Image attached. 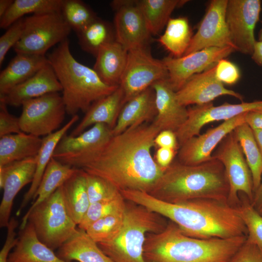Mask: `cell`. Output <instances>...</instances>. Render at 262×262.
Listing matches in <instances>:
<instances>
[{"label":"cell","mask_w":262,"mask_h":262,"mask_svg":"<svg viewBox=\"0 0 262 262\" xmlns=\"http://www.w3.org/2000/svg\"><path fill=\"white\" fill-rule=\"evenodd\" d=\"M76 34L81 49L95 57L103 47L115 41L114 25L98 17Z\"/></svg>","instance_id":"cell-34"},{"label":"cell","mask_w":262,"mask_h":262,"mask_svg":"<svg viewBox=\"0 0 262 262\" xmlns=\"http://www.w3.org/2000/svg\"><path fill=\"white\" fill-rule=\"evenodd\" d=\"M251 56L257 65L262 66V41H257L254 51Z\"/></svg>","instance_id":"cell-52"},{"label":"cell","mask_w":262,"mask_h":262,"mask_svg":"<svg viewBox=\"0 0 262 262\" xmlns=\"http://www.w3.org/2000/svg\"><path fill=\"white\" fill-rule=\"evenodd\" d=\"M128 51L116 41L103 47L95 57L94 70L106 84L119 86L124 71Z\"/></svg>","instance_id":"cell-27"},{"label":"cell","mask_w":262,"mask_h":262,"mask_svg":"<svg viewBox=\"0 0 262 262\" xmlns=\"http://www.w3.org/2000/svg\"><path fill=\"white\" fill-rule=\"evenodd\" d=\"M251 172L254 192L262 180V155L253 130L246 123L233 131Z\"/></svg>","instance_id":"cell-36"},{"label":"cell","mask_w":262,"mask_h":262,"mask_svg":"<svg viewBox=\"0 0 262 262\" xmlns=\"http://www.w3.org/2000/svg\"><path fill=\"white\" fill-rule=\"evenodd\" d=\"M246 239L192 237L169 221L161 231L146 235L144 255L147 262H229Z\"/></svg>","instance_id":"cell-4"},{"label":"cell","mask_w":262,"mask_h":262,"mask_svg":"<svg viewBox=\"0 0 262 262\" xmlns=\"http://www.w3.org/2000/svg\"><path fill=\"white\" fill-rule=\"evenodd\" d=\"M125 208L93 223L86 230L88 235L97 244L115 239L123 227Z\"/></svg>","instance_id":"cell-38"},{"label":"cell","mask_w":262,"mask_h":262,"mask_svg":"<svg viewBox=\"0 0 262 262\" xmlns=\"http://www.w3.org/2000/svg\"><path fill=\"white\" fill-rule=\"evenodd\" d=\"M60 91H62L61 84L48 62L33 76L0 96V100L7 105L19 107L27 100Z\"/></svg>","instance_id":"cell-22"},{"label":"cell","mask_w":262,"mask_h":262,"mask_svg":"<svg viewBox=\"0 0 262 262\" xmlns=\"http://www.w3.org/2000/svg\"><path fill=\"white\" fill-rule=\"evenodd\" d=\"M60 12L71 30L76 33L98 17L89 6L80 0H63Z\"/></svg>","instance_id":"cell-39"},{"label":"cell","mask_w":262,"mask_h":262,"mask_svg":"<svg viewBox=\"0 0 262 262\" xmlns=\"http://www.w3.org/2000/svg\"><path fill=\"white\" fill-rule=\"evenodd\" d=\"M18 225V221L14 217L11 218L7 227V233L5 243L0 251V262H8L10 252L16 245L18 237H16V229Z\"/></svg>","instance_id":"cell-47"},{"label":"cell","mask_w":262,"mask_h":262,"mask_svg":"<svg viewBox=\"0 0 262 262\" xmlns=\"http://www.w3.org/2000/svg\"><path fill=\"white\" fill-rule=\"evenodd\" d=\"M234 51L230 47H211L178 58L166 57L163 61L168 72V81L177 92L193 76L205 71Z\"/></svg>","instance_id":"cell-15"},{"label":"cell","mask_w":262,"mask_h":262,"mask_svg":"<svg viewBox=\"0 0 262 262\" xmlns=\"http://www.w3.org/2000/svg\"><path fill=\"white\" fill-rule=\"evenodd\" d=\"M258 41H262V29L260 30L258 35Z\"/></svg>","instance_id":"cell-55"},{"label":"cell","mask_w":262,"mask_h":262,"mask_svg":"<svg viewBox=\"0 0 262 262\" xmlns=\"http://www.w3.org/2000/svg\"><path fill=\"white\" fill-rule=\"evenodd\" d=\"M24 19L22 17L12 24L0 37V66L3 62L8 50L20 39L24 28Z\"/></svg>","instance_id":"cell-43"},{"label":"cell","mask_w":262,"mask_h":262,"mask_svg":"<svg viewBox=\"0 0 262 262\" xmlns=\"http://www.w3.org/2000/svg\"><path fill=\"white\" fill-rule=\"evenodd\" d=\"M63 0H14L4 16L0 18V27L8 28L28 14L33 15L60 12Z\"/></svg>","instance_id":"cell-37"},{"label":"cell","mask_w":262,"mask_h":262,"mask_svg":"<svg viewBox=\"0 0 262 262\" xmlns=\"http://www.w3.org/2000/svg\"><path fill=\"white\" fill-rule=\"evenodd\" d=\"M62 189L66 210L78 226L90 205L84 171L77 168L62 185Z\"/></svg>","instance_id":"cell-31"},{"label":"cell","mask_w":262,"mask_h":262,"mask_svg":"<svg viewBox=\"0 0 262 262\" xmlns=\"http://www.w3.org/2000/svg\"><path fill=\"white\" fill-rule=\"evenodd\" d=\"M21 132L19 117L10 114L7 104L0 100V137Z\"/></svg>","instance_id":"cell-45"},{"label":"cell","mask_w":262,"mask_h":262,"mask_svg":"<svg viewBox=\"0 0 262 262\" xmlns=\"http://www.w3.org/2000/svg\"><path fill=\"white\" fill-rule=\"evenodd\" d=\"M36 165V156L0 167V188L3 193L0 204V227L7 228L14 199L25 186L32 183Z\"/></svg>","instance_id":"cell-19"},{"label":"cell","mask_w":262,"mask_h":262,"mask_svg":"<svg viewBox=\"0 0 262 262\" xmlns=\"http://www.w3.org/2000/svg\"><path fill=\"white\" fill-rule=\"evenodd\" d=\"M236 209L246 229L247 239L262 252V215L254 209L247 197Z\"/></svg>","instance_id":"cell-40"},{"label":"cell","mask_w":262,"mask_h":262,"mask_svg":"<svg viewBox=\"0 0 262 262\" xmlns=\"http://www.w3.org/2000/svg\"><path fill=\"white\" fill-rule=\"evenodd\" d=\"M124 93L120 86L110 95L94 103L81 122L70 134L77 136L95 124L102 123L112 130L123 106Z\"/></svg>","instance_id":"cell-24"},{"label":"cell","mask_w":262,"mask_h":262,"mask_svg":"<svg viewBox=\"0 0 262 262\" xmlns=\"http://www.w3.org/2000/svg\"><path fill=\"white\" fill-rule=\"evenodd\" d=\"M14 0H0V18L8 10Z\"/></svg>","instance_id":"cell-53"},{"label":"cell","mask_w":262,"mask_h":262,"mask_svg":"<svg viewBox=\"0 0 262 262\" xmlns=\"http://www.w3.org/2000/svg\"><path fill=\"white\" fill-rule=\"evenodd\" d=\"M160 131L153 122L131 127L113 135L79 168L106 180L120 192L149 193L165 170L151 154L154 139Z\"/></svg>","instance_id":"cell-1"},{"label":"cell","mask_w":262,"mask_h":262,"mask_svg":"<svg viewBox=\"0 0 262 262\" xmlns=\"http://www.w3.org/2000/svg\"><path fill=\"white\" fill-rule=\"evenodd\" d=\"M168 78L163 60L153 58L147 47L129 50L119 85L124 93L123 105L155 82Z\"/></svg>","instance_id":"cell-9"},{"label":"cell","mask_w":262,"mask_h":262,"mask_svg":"<svg viewBox=\"0 0 262 262\" xmlns=\"http://www.w3.org/2000/svg\"><path fill=\"white\" fill-rule=\"evenodd\" d=\"M128 201L120 233L111 241L98 244L115 262H147L144 255L146 234L158 233L165 228L167 224L161 215Z\"/></svg>","instance_id":"cell-6"},{"label":"cell","mask_w":262,"mask_h":262,"mask_svg":"<svg viewBox=\"0 0 262 262\" xmlns=\"http://www.w3.org/2000/svg\"><path fill=\"white\" fill-rule=\"evenodd\" d=\"M262 9L260 0H229L226 22L235 51L251 55L257 41L254 30Z\"/></svg>","instance_id":"cell-13"},{"label":"cell","mask_w":262,"mask_h":262,"mask_svg":"<svg viewBox=\"0 0 262 262\" xmlns=\"http://www.w3.org/2000/svg\"><path fill=\"white\" fill-rule=\"evenodd\" d=\"M84 172L90 204L112 199L121 195L120 191L109 181Z\"/></svg>","instance_id":"cell-42"},{"label":"cell","mask_w":262,"mask_h":262,"mask_svg":"<svg viewBox=\"0 0 262 262\" xmlns=\"http://www.w3.org/2000/svg\"><path fill=\"white\" fill-rule=\"evenodd\" d=\"M216 64L193 76L176 92L177 98L180 104L185 107L190 105H202L212 102L222 96H232L243 101V97L241 94L226 88L217 79Z\"/></svg>","instance_id":"cell-20"},{"label":"cell","mask_w":262,"mask_h":262,"mask_svg":"<svg viewBox=\"0 0 262 262\" xmlns=\"http://www.w3.org/2000/svg\"><path fill=\"white\" fill-rule=\"evenodd\" d=\"M229 192L224 167L213 157L196 165L174 160L148 194L162 201L178 203L197 199L228 201Z\"/></svg>","instance_id":"cell-3"},{"label":"cell","mask_w":262,"mask_h":262,"mask_svg":"<svg viewBox=\"0 0 262 262\" xmlns=\"http://www.w3.org/2000/svg\"><path fill=\"white\" fill-rule=\"evenodd\" d=\"M193 33L186 17L170 18L158 41L174 57L182 56L191 41Z\"/></svg>","instance_id":"cell-35"},{"label":"cell","mask_w":262,"mask_h":262,"mask_svg":"<svg viewBox=\"0 0 262 262\" xmlns=\"http://www.w3.org/2000/svg\"><path fill=\"white\" fill-rule=\"evenodd\" d=\"M156 115L155 93L150 87L123 105L115 125L112 130V134L118 135L131 127L153 120Z\"/></svg>","instance_id":"cell-23"},{"label":"cell","mask_w":262,"mask_h":262,"mask_svg":"<svg viewBox=\"0 0 262 262\" xmlns=\"http://www.w3.org/2000/svg\"><path fill=\"white\" fill-rule=\"evenodd\" d=\"M57 255L67 262H115L99 248L85 230L76 232L59 248Z\"/></svg>","instance_id":"cell-28"},{"label":"cell","mask_w":262,"mask_h":262,"mask_svg":"<svg viewBox=\"0 0 262 262\" xmlns=\"http://www.w3.org/2000/svg\"><path fill=\"white\" fill-rule=\"evenodd\" d=\"M154 144L158 148H169L177 151L179 148L175 132L169 130L161 131L156 136Z\"/></svg>","instance_id":"cell-48"},{"label":"cell","mask_w":262,"mask_h":262,"mask_svg":"<svg viewBox=\"0 0 262 262\" xmlns=\"http://www.w3.org/2000/svg\"><path fill=\"white\" fill-rule=\"evenodd\" d=\"M20 230L18 242L10 253L8 262H73L62 260L43 243L31 223L28 222Z\"/></svg>","instance_id":"cell-25"},{"label":"cell","mask_w":262,"mask_h":262,"mask_svg":"<svg viewBox=\"0 0 262 262\" xmlns=\"http://www.w3.org/2000/svg\"><path fill=\"white\" fill-rule=\"evenodd\" d=\"M212 157L224 167L229 184L228 203L234 206L240 193L251 201L254 194L252 176L234 131L222 140Z\"/></svg>","instance_id":"cell-10"},{"label":"cell","mask_w":262,"mask_h":262,"mask_svg":"<svg viewBox=\"0 0 262 262\" xmlns=\"http://www.w3.org/2000/svg\"><path fill=\"white\" fill-rule=\"evenodd\" d=\"M228 0H213L183 55L211 47H232L235 51L228 28L226 9Z\"/></svg>","instance_id":"cell-17"},{"label":"cell","mask_w":262,"mask_h":262,"mask_svg":"<svg viewBox=\"0 0 262 262\" xmlns=\"http://www.w3.org/2000/svg\"><path fill=\"white\" fill-rule=\"evenodd\" d=\"M229 262H262V252L246 237Z\"/></svg>","instance_id":"cell-46"},{"label":"cell","mask_w":262,"mask_h":262,"mask_svg":"<svg viewBox=\"0 0 262 262\" xmlns=\"http://www.w3.org/2000/svg\"><path fill=\"white\" fill-rule=\"evenodd\" d=\"M71 31L60 12L33 15L25 18L23 34L13 49L16 53L45 56L67 39Z\"/></svg>","instance_id":"cell-8"},{"label":"cell","mask_w":262,"mask_h":262,"mask_svg":"<svg viewBox=\"0 0 262 262\" xmlns=\"http://www.w3.org/2000/svg\"><path fill=\"white\" fill-rule=\"evenodd\" d=\"M250 202L254 209L262 215V180L259 187L254 192Z\"/></svg>","instance_id":"cell-51"},{"label":"cell","mask_w":262,"mask_h":262,"mask_svg":"<svg viewBox=\"0 0 262 262\" xmlns=\"http://www.w3.org/2000/svg\"><path fill=\"white\" fill-rule=\"evenodd\" d=\"M245 114L224 121L202 134L187 140L179 148L177 160L187 165H196L212 159L213 151L222 140L245 121Z\"/></svg>","instance_id":"cell-18"},{"label":"cell","mask_w":262,"mask_h":262,"mask_svg":"<svg viewBox=\"0 0 262 262\" xmlns=\"http://www.w3.org/2000/svg\"><path fill=\"white\" fill-rule=\"evenodd\" d=\"M79 118L77 115L72 116L71 118L61 129L42 138L41 146L36 156V165L34 176L29 190L24 195L20 206L16 212V216L19 215L22 210L31 200L33 199L45 171L52 158L57 145L63 136L79 120Z\"/></svg>","instance_id":"cell-29"},{"label":"cell","mask_w":262,"mask_h":262,"mask_svg":"<svg viewBox=\"0 0 262 262\" xmlns=\"http://www.w3.org/2000/svg\"><path fill=\"white\" fill-rule=\"evenodd\" d=\"M245 121L252 130H262V111L246 113Z\"/></svg>","instance_id":"cell-50"},{"label":"cell","mask_w":262,"mask_h":262,"mask_svg":"<svg viewBox=\"0 0 262 262\" xmlns=\"http://www.w3.org/2000/svg\"><path fill=\"white\" fill-rule=\"evenodd\" d=\"M42 138L21 132L0 137V167L37 156Z\"/></svg>","instance_id":"cell-30"},{"label":"cell","mask_w":262,"mask_h":262,"mask_svg":"<svg viewBox=\"0 0 262 262\" xmlns=\"http://www.w3.org/2000/svg\"><path fill=\"white\" fill-rule=\"evenodd\" d=\"M113 136L112 129L105 124H95L77 136L65 134L57 145L52 158L79 168L96 153Z\"/></svg>","instance_id":"cell-14"},{"label":"cell","mask_w":262,"mask_h":262,"mask_svg":"<svg viewBox=\"0 0 262 262\" xmlns=\"http://www.w3.org/2000/svg\"><path fill=\"white\" fill-rule=\"evenodd\" d=\"M253 133L262 155V130H253Z\"/></svg>","instance_id":"cell-54"},{"label":"cell","mask_w":262,"mask_h":262,"mask_svg":"<svg viewBox=\"0 0 262 262\" xmlns=\"http://www.w3.org/2000/svg\"><path fill=\"white\" fill-rule=\"evenodd\" d=\"M215 76L222 83L233 85L239 81L241 74L236 65L224 58L216 63Z\"/></svg>","instance_id":"cell-44"},{"label":"cell","mask_w":262,"mask_h":262,"mask_svg":"<svg viewBox=\"0 0 262 262\" xmlns=\"http://www.w3.org/2000/svg\"><path fill=\"white\" fill-rule=\"evenodd\" d=\"M177 152L178 151L169 148H158L155 160L160 166L165 169L173 162Z\"/></svg>","instance_id":"cell-49"},{"label":"cell","mask_w":262,"mask_h":262,"mask_svg":"<svg viewBox=\"0 0 262 262\" xmlns=\"http://www.w3.org/2000/svg\"><path fill=\"white\" fill-rule=\"evenodd\" d=\"M47 58L62 86L63 100L69 115L79 111L85 113L94 103L118 87L106 84L93 68L75 59L68 38L58 44Z\"/></svg>","instance_id":"cell-5"},{"label":"cell","mask_w":262,"mask_h":262,"mask_svg":"<svg viewBox=\"0 0 262 262\" xmlns=\"http://www.w3.org/2000/svg\"><path fill=\"white\" fill-rule=\"evenodd\" d=\"M115 41L128 51L147 47L151 34L135 0H114Z\"/></svg>","instance_id":"cell-16"},{"label":"cell","mask_w":262,"mask_h":262,"mask_svg":"<svg viewBox=\"0 0 262 262\" xmlns=\"http://www.w3.org/2000/svg\"><path fill=\"white\" fill-rule=\"evenodd\" d=\"M122 195L110 200L90 204L78 228L86 230L95 222L114 213L124 209L126 202Z\"/></svg>","instance_id":"cell-41"},{"label":"cell","mask_w":262,"mask_h":262,"mask_svg":"<svg viewBox=\"0 0 262 262\" xmlns=\"http://www.w3.org/2000/svg\"><path fill=\"white\" fill-rule=\"evenodd\" d=\"M21 106L19 118L22 131L38 137L56 131L66 114L62 96L58 92L27 100Z\"/></svg>","instance_id":"cell-11"},{"label":"cell","mask_w":262,"mask_h":262,"mask_svg":"<svg viewBox=\"0 0 262 262\" xmlns=\"http://www.w3.org/2000/svg\"><path fill=\"white\" fill-rule=\"evenodd\" d=\"M120 192L125 200L168 218L188 236L229 238L247 234L236 207L228 201L197 199L171 203L156 198L145 192L127 190Z\"/></svg>","instance_id":"cell-2"},{"label":"cell","mask_w":262,"mask_h":262,"mask_svg":"<svg viewBox=\"0 0 262 262\" xmlns=\"http://www.w3.org/2000/svg\"><path fill=\"white\" fill-rule=\"evenodd\" d=\"M77 168L52 158L33 198L30 211L49 197L76 172Z\"/></svg>","instance_id":"cell-33"},{"label":"cell","mask_w":262,"mask_h":262,"mask_svg":"<svg viewBox=\"0 0 262 262\" xmlns=\"http://www.w3.org/2000/svg\"><path fill=\"white\" fill-rule=\"evenodd\" d=\"M155 93L157 115L152 122L160 131L176 132L188 118V110L179 102L176 92L168 79L155 82L152 86Z\"/></svg>","instance_id":"cell-21"},{"label":"cell","mask_w":262,"mask_h":262,"mask_svg":"<svg viewBox=\"0 0 262 262\" xmlns=\"http://www.w3.org/2000/svg\"><path fill=\"white\" fill-rule=\"evenodd\" d=\"M187 1L184 0H135L151 35L160 33L166 25L174 10Z\"/></svg>","instance_id":"cell-32"},{"label":"cell","mask_w":262,"mask_h":262,"mask_svg":"<svg viewBox=\"0 0 262 262\" xmlns=\"http://www.w3.org/2000/svg\"><path fill=\"white\" fill-rule=\"evenodd\" d=\"M187 110L186 121L175 132L179 147L188 139L200 134L201 129L208 123L225 121L249 112L262 111V100L239 104L225 102L219 106H214L211 102L194 105Z\"/></svg>","instance_id":"cell-12"},{"label":"cell","mask_w":262,"mask_h":262,"mask_svg":"<svg viewBox=\"0 0 262 262\" xmlns=\"http://www.w3.org/2000/svg\"><path fill=\"white\" fill-rule=\"evenodd\" d=\"M28 222L33 226L38 239L53 251L59 248L78 229L66 210L62 186L46 200L27 211L21 220L20 230Z\"/></svg>","instance_id":"cell-7"},{"label":"cell","mask_w":262,"mask_h":262,"mask_svg":"<svg viewBox=\"0 0 262 262\" xmlns=\"http://www.w3.org/2000/svg\"><path fill=\"white\" fill-rule=\"evenodd\" d=\"M46 56L16 53L0 74V97L36 73L48 63Z\"/></svg>","instance_id":"cell-26"}]
</instances>
